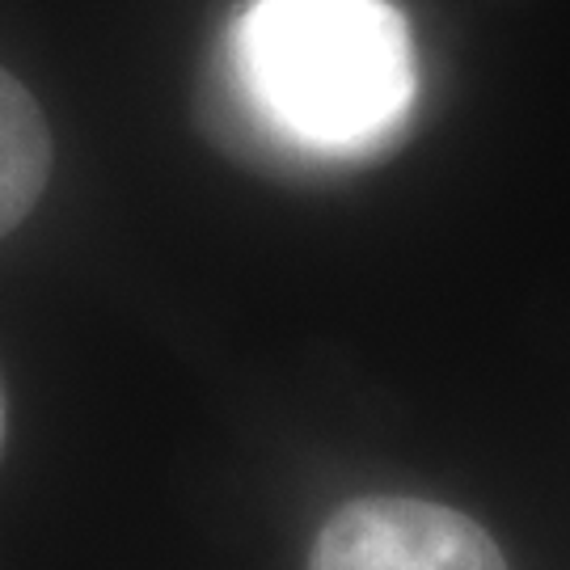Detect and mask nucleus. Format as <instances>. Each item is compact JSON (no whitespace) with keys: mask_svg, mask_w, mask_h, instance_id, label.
I'll list each match as a JSON object with an SVG mask.
<instances>
[{"mask_svg":"<svg viewBox=\"0 0 570 570\" xmlns=\"http://www.w3.org/2000/svg\"><path fill=\"white\" fill-rule=\"evenodd\" d=\"M0 440H4V397H0Z\"/></svg>","mask_w":570,"mask_h":570,"instance_id":"20e7f679","label":"nucleus"},{"mask_svg":"<svg viewBox=\"0 0 570 570\" xmlns=\"http://www.w3.org/2000/svg\"><path fill=\"white\" fill-rule=\"evenodd\" d=\"M228 94L296 157H372L414 102V47L389 0H249L228 35Z\"/></svg>","mask_w":570,"mask_h":570,"instance_id":"f257e3e1","label":"nucleus"},{"mask_svg":"<svg viewBox=\"0 0 570 570\" xmlns=\"http://www.w3.org/2000/svg\"><path fill=\"white\" fill-rule=\"evenodd\" d=\"M308 570H508L490 532L461 511L367 494L317 532Z\"/></svg>","mask_w":570,"mask_h":570,"instance_id":"f03ea898","label":"nucleus"},{"mask_svg":"<svg viewBox=\"0 0 570 570\" xmlns=\"http://www.w3.org/2000/svg\"><path fill=\"white\" fill-rule=\"evenodd\" d=\"M51 174V131L39 102L0 68V237L26 220Z\"/></svg>","mask_w":570,"mask_h":570,"instance_id":"7ed1b4c3","label":"nucleus"}]
</instances>
